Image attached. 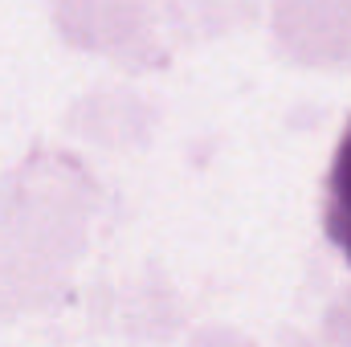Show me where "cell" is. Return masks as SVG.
Listing matches in <instances>:
<instances>
[{
    "label": "cell",
    "instance_id": "obj_1",
    "mask_svg": "<svg viewBox=\"0 0 351 347\" xmlns=\"http://www.w3.org/2000/svg\"><path fill=\"white\" fill-rule=\"evenodd\" d=\"M323 221H327V237L335 241V250H339L351 265V119H348V131L339 135L335 156H331Z\"/></svg>",
    "mask_w": 351,
    "mask_h": 347
}]
</instances>
